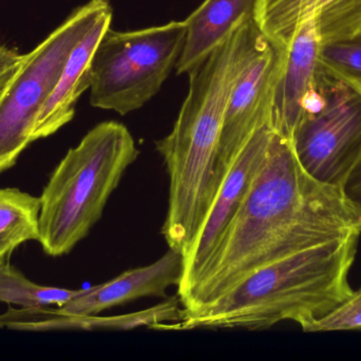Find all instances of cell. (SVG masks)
Listing matches in <instances>:
<instances>
[{
	"mask_svg": "<svg viewBox=\"0 0 361 361\" xmlns=\"http://www.w3.org/2000/svg\"><path fill=\"white\" fill-rule=\"evenodd\" d=\"M361 231L341 190L312 178L274 131L264 163L192 285L183 313L207 307L260 267Z\"/></svg>",
	"mask_w": 361,
	"mask_h": 361,
	"instance_id": "obj_1",
	"label": "cell"
},
{
	"mask_svg": "<svg viewBox=\"0 0 361 361\" xmlns=\"http://www.w3.org/2000/svg\"><path fill=\"white\" fill-rule=\"evenodd\" d=\"M259 37L252 19L189 72L188 93L173 131L156 142L169 177L162 235L169 249L183 256L195 243L220 191L216 157L225 110Z\"/></svg>",
	"mask_w": 361,
	"mask_h": 361,
	"instance_id": "obj_2",
	"label": "cell"
},
{
	"mask_svg": "<svg viewBox=\"0 0 361 361\" xmlns=\"http://www.w3.org/2000/svg\"><path fill=\"white\" fill-rule=\"evenodd\" d=\"M361 231L290 254L250 273L207 307L180 313L163 329L264 330L282 321L312 332L316 322L351 297L348 276Z\"/></svg>",
	"mask_w": 361,
	"mask_h": 361,
	"instance_id": "obj_3",
	"label": "cell"
},
{
	"mask_svg": "<svg viewBox=\"0 0 361 361\" xmlns=\"http://www.w3.org/2000/svg\"><path fill=\"white\" fill-rule=\"evenodd\" d=\"M140 150L122 123H99L68 150L40 196V241L48 256L69 254L101 220Z\"/></svg>",
	"mask_w": 361,
	"mask_h": 361,
	"instance_id": "obj_4",
	"label": "cell"
},
{
	"mask_svg": "<svg viewBox=\"0 0 361 361\" xmlns=\"http://www.w3.org/2000/svg\"><path fill=\"white\" fill-rule=\"evenodd\" d=\"M185 36V21L129 32L108 28L91 59V105L122 116L145 105L177 65Z\"/></svg>",
	"mask_w": 361,
	"mask_h": 361,
	"instance_id": "obj_5",
	"label": "cell"
},
{
	"mask_svg": "<svg viewBox=\"0 0 361 361\" xmlns=\"http://www.w3.org/2000/svg\"><path fill=\"white\" fill-rule=\"evenodd\" d=\"M111 11L109 0H90L23 55L14 78L0 93V173L11 169L33 142L38 116L73 49Z\"/></svg>",
	"mask_w": 361,
	"mask_h": 361,
	"instance_id": "obj_6",
	"label": "cell"
},
{
	"mask_svg": "<svg viewBox=\"0 0 361 361\" xmlns=\"http://www.w3.org/2000/svg\"><path fill=\"white\" fill-rule=\"evenodd\" d=\"M318 86L317 101L290 141L297 160L312 178L341 189L361 159V93L324 64Z\"/></svg>",
	"mask_w": 361,
	"mask_h": 361,
	"instance_id": "obj_7",
	"label": "cell"
},
{
	"mask_svg": "<svg viewBox=\"0 0 361 361\" xmlns=\"http://www.w3.org/2000/svg\"><path fill=\"white\" fill-rule=\"evenodd\" d=\"M283 61L260 33L252 59L235 82L225 110L216 157L220 186L252 136L261 127L271 125Z\"/></svg>",
	"mask_w": 361,
	"mask_h": 361,
	"instance_id": "obj_8",
	"label": "cell"
},
{
	"mask_svg": "<svg viewBox=\"0 0 361 361\" xmlns=\"http://www.w3.org/2000/svg\"><path fill=\"white\" fill-rule=\"evenodd\" d=\"M255 25L283 55L299 32L312 23L322 46L361 33V0H257Z\"/></svg>",
	"mask_w": 361,
	"mask_h": 361,
	"instance_id": "obj_9",
	"label": "cell"
},
{
	"mask_svg": "<svg viewBox=\"0 0 361 361\" xmlns=\"http://www.w3.org/2000/svg\"><path fill=\"white\" fill-rule=\"evenodd\" d=\"M273 135L271 125L258 129L229 169L201 231L183 258L184 271L178 285V297L183 296L192 285L237 214L264 163Z\"/></svg>",
	"mask_w": 361,
	"mask_h": 361,
	"instance_id": "obj_10",
	"label": "cell"
},
{
	"mask_svg": "<svg viewBox=\"0 0 361 361\" xmlns=\"http://www.w3.org/2000/svg\"><path fill=\"white\" fill-rule=\"evenodd\" d=\"M322 45L315 27L307 23L283 54V66L276 87L271 126L290 140L295 129L318 95Z\"/></svg>",
	"mask_w": 361,
	"mask_h": 361,
	"instance_id": "obj_11",
	"label": "cell"
},
{
	"mask_svg": "<svg viewBox=\"0 0 361 361\" xmlns=\"http://www.w3.org/2000/svg\"><path fill=\"white\" fill-rule=\"evenodd\" d=\"M183 271L182 254L169 249L152 264L130 269L106 283L80 290L74 298L59 307L56 314L63 318L92 317L110 307L143 297H165L171 285H179Z\"/></svg>",
	"mask_w": 361,
	"mask_h": 361,
	"instance_id": "obj_12",
	"label": "cell"
},
{
	"mask_svg": "<svg viewBox=\"0 0 361 361\" xmlns=\"http://www.w3.org/2000/svg\"><path fill=\"white\" fill-rule=\"evenodd\" d=\"M257 0H204L186 19V36L176 69L189 73L252 20Z\"/></svg>",
	"mask_w": 361,
	"mask_h": 361,
	"instance_id": "obj_13",
	"label": "cell"
},
{
	"mask_svg": "<svg viewBox=\"0 0 361 361\" xmlns=\"http://www.w3.org/2000/svg\"><path fill=\"white\" fill-rule=\"evenodd\" d=\"M111 21L112 11L102 16L72 51L56 86L38 116L33 142L53 135L73 119L78 97L90 88L93 53Z\"/></svg>",
	"mask_w": 361,
	"mask_h": 361,
	"instance_id": "obj_14",
	"label": "cell"
},
{
	"mask_svg": "<svg viewBox=\"0 0 361 361\" xmlns=\"http://www.w3.org/2000/svg\"><path fill=\"white\" fill-rule=\"evenodd\" d=\"M40 197L19 189L0 188V262L21 244L40 241Z\"/></svg>",
	"mask_w": 361,
	"mask_h": 361,
	"instance_id": "obj_15",
	"label": "cell"
},
{
	"mask_svg": "<svg viewBox=\"0 0 361 361\" xmlns=\"http://www.w3.org/2000/svg\"><path fill=\"white\" fill-rule=\"evenodd\" d=\"M80 290L33 283L13 267L8 260L0 262V302L29 309H42L51 305L61 307L74 298Z\"/></svg>",
	"mask_w": 361,
	"mask_h": 361,
	"instance_id": "obj_16",
	"label": "cell"
},
{
	"mask_svg": "<svg viewBox=\"0 0 361 361\" xmlns=\"http://www.w3.org/2000/svg\"><path fill=\"white\" fill-rule=\"evenodd\" d=\"M320 59L326 69L361 93V33L345 42L322 46Z\"/></svg>",
	"mask_w": 361,
	"mask_h": 361,
	"instance_id": "obj_17",
	"label": "cell"
},
{
	"mask_svg": "<svg viewBox=\"0 0 361 361\" xmlns=\"http://www.w3.org/2000/svg\"><path fill=\"white\" fill-rule=\"evenodd\" d=\"M361 329V288L353 292L343 304L316 322L312 332L349 331Z\"/></svg>",
	"mask_w": 361,
	"mask_h": 361,
	"instance_id": "obj_18",
	"label": "cell"
},
{
	"mask_svg": "<svg viewBox=\"0 0 361 361\" xmlns=\"http://www.w3.org/2000/svg\"><path fill=\"white\" fill-rule=\"evenodd\" d=\"M341 190L345 203L361 223V159L343 182Z\"/></svg>",
	"mask_w": 361,
	"mask_h": 361,
	"instance_id": "obj_19",
	"label": "cell"
},
{
	"mask_svg": "<svg viewBox=\"0 0 361 361\" xmlns=\"http://www.w3.org/2000/svg\"><path fill=\"white\" fill-rule=\"evenodd\" d=\"M23 55L6 45H0V93L14 78L23 63Z\"/></svg>",
	"mask_w": 361,
	"mask_h": 361,
	"instance_id": "obj_20",
	"label": "cell"
},
{
	"mask_svg": "<svg viewBox=\"0 0 361 361\" xmlns=\"http://www.w3.org/2000/svg\"><path fill=\"white\" fill-rule=\"evenodd\" d=\"M1 262H2V261H1Z\"/></svg>",
	"mask_w": 361,
	"mask_h": 361,
	"instance_id": "obj_21",
	"label": "cell"
}]
</instances>
